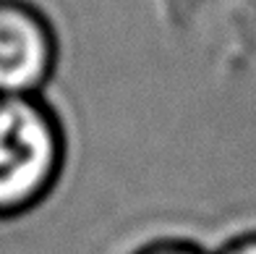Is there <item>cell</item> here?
<instances>
[{"mask_svg":"<svg viewBox=\"0 0 256 254\" xmlns=\"http://www.w3.org/2000/svg\"><path fill=\"white\" fill-rule=\"evenodd\" d=\"M68 142L42 95L0 97V220L32 212L55 191Z\"/></svg>","mask_w":256,"mask_h":254,"instance_id":"1","label":"cell"},{"mask_svg":"<svg viewBox=\"0 0 256 254\" xmlns=\"http://www.w3.org/2000/svg\"><path fill=\"white\" fill-rule=\"evenodd\" d=\"M58 66V32L32 0H0V97L40 95Z\"/></svg>","mask_w":256,"mask_h":254,"instance_id":"2","label":"cell"},{"mask_svg":"<svg viewBox=\"0 0 256 254\" xmlns=\"http://www.w3.org/2000/svg\"><path fill=\"white\" fill-rule=\"evenodd\" d=\"M138 254H199L194 246L188 244H176V241H168V244H152V246H146L142 249Z\"/></svg>","mask_w":256,"mask_h":254,"instance_id":"3","label":"cell"},{"mask_svg":"<svg viewBox=\"0 0 256 254\" xmlns=\"http://www.w3.org/2000/svg\"><path fill=\"white\" fill-rule=\"evenodd\" d=\"M230 254H256V244H240V246H236Z\"/></svg>","mask_w":256,"mask_h":254,"instance_id":"4","label":"cell"}]
</instances>
